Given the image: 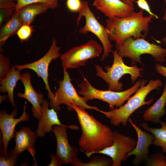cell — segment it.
I'll return each mask as SVG.
<instances>
[{
    "label": "cell",
    "mask_w": 166,
    "mask_h": 166,
    "mask_svg": "<svg viewBox=\"0 0 166 166\" xmlns=\"http://www.w3.org/2000/svg\"><path fill=\"white\" fill-rule=\"evenodd\" d=\"M146 81H141V85L135 94L127 100L124 105L108 111L99 109L98 111L105 115L110 120V123L117 126L121 124L126 126L128 119L131 115L137 109L145 105L151 104L153 101L152 98L146 101V97L152 91L159 89V87L163 85L162 81L158 79L150 80L146 85Z\"/></svg>",
    "instance_id": "3957f363"
},
{
    "label": "cell",
    "mask_w": 166,
    "mask_h": 166,
    "mask_svg": "<svg viewBox=\"0 0 166 166\" xmlns=\"http://www.w3.org/2000/svg\"><path fill=\"white\" fill-rule=\"evenodd\" d=\"M165 2L166 4V1ZM163 19L166 21V7L164 13L163 17ZM162 41L164 44H166V35L162 39Z\"/></svg>",
    "instance_id": "8d00e7d4"
},
{
    "label": "cell",
    "mask_w": 166,
    "mask_h": 166,
    "mask_svg": "<svg viewBox=\"0 0 166 166\" xmlns=\"http://www.w3.org/2000/svg\"><path fill=\"white\" fill-rule=\"evenodd\" d=\"M76 20L77 25H78L82 17L85 19L84 26L80 28L79 33L81 34H86L89 32L94 34L101 42L103 47V53L101 58L102 61L107 57L109 53L113 51V46L109 38L106 27L101 24L96 18L89 7L88 2L83 1L81 10Z\"/></svg>",
    "instance_id": "ba28073f"
},
{
    "label": "cell",
    "mask_w": 166,
    "mask_h": 166,
    "mask_svg": "<svg viewBox=\"0 0 166 166\" xmlns=\"http://www.w3.org/2000/svg\"><path fill=\"white\" fill-rule=\"evenodd\" d=\"M102 49L101 45L93 39L71 48L60 57L63 72L67 69L85 66L88 60L99 57Z\"/></svg>",
    "instance_id": "52a82bcc"
},
{
    "label": "cell",
    "mask_w": 166,
    "mask_h": 166,
    "mask_svg": "<svg viewBox=\"0 0 166 166\" xmlns=\"http://www.w3.org/2000/svg\"><path fill=\"white\" fill-rule=\"evenodd\" d=\"M82 4L81 0H67L66 3L67 9L73 13H78Z\"/></svg>",
    "instance_id": "4dcf8cb0"
},
{
    "label": "cell",
    "mask_w": 166,
    "mask_h": 166,
    "mask_svg": "<svg viewBox=\"0 0 166 166\" xmlns=\"http://www.w3.org/2000/svg\"><path fill=\"white\" fill-rule=\"evenodd\" d=\"M31 79L29 73H25L21 75L20 80L24 85L25 91L23 93L18 92L17 96L26 99L31 103L33 116L39 120L42 117V105L44 100V96L42 93L35 91L32 86Z\"/></svg>",
    "instance_id": "2e32d148"
},
{
    "label": "cell",
    "mask_w": 166,
    "mask_h": 166,
    "mask_svg": "<svg viewBox=\"0 0 166 166\" xmlns=\"http://www.w3.org/2000/svg\"><path fill=\"white\" fill-rule=\"evenodd\" d=\"M165 123H166V122H165Z\"/></svg>",
    "instance_id": "f35d334b"
},
{
    "label": "cell",
    "mask_w": 166,
    "mask_h": 166,
    "mask_svg": "<svg viewBox=\"0 0 166 166\" xmlns=\"http://www.w3.org/2000/svg\"><path fill=\"white\" fill-rule=\"evenodd\" d=\"M26 102H25L22 115L18 118H15L17 113V108L14 109L10 114H8L5 109L0 111V128L2 134V142L4 152L6 153L10 140L15 137V127L20 122L27 121L30 117L26 111Z\"/></svg>",
    "instance_id": "4fadbf2b"
},
{
    "label": "cell",
    "mask_w": 166,
    "mask_h": 166,
    "mask_svg": "<svg viewBox=\"0 0 166 166\" xmlns=\"http://www.w3.org/2000/svg\"><path fill=\"white\" fill-rule=\"evenodd\" d=\"M155 68L156 71L159 74L166 77V67L157 63L155 65Z\"/></svg>",
    "instance_id": "836d02e7"
},
{
    "label": "cell",
    "mask_w": 166,
    "mask_h": 166,
    "mask_svg": "<svg viewBox=\"0 0 166 166\" xmlns=\"http://www.w3.org/2000/svg\"><path fill=\"white\" fill-rule=\"evenodd\" d=\"M112 159L105 157L104 156H94L88 162H82L80 166H112Z\"/></svg>",
    "instance_id": "4316f807"
},
{
    "label": "cell",
    "mask_w": 166,
    "mask_h": 166,
    "mask_svg": "<svg viewBox=\"0 0 166 166\" xmlns=\"http://www.w3.org/2000/svg\"><path fill=\"white\" fill-rule=\"evenodd\" d=\"M16 69L14 65H12L6 76L0 80V91L2 93L7 92L10 102L14 107L16 108L14 99V89L18 81L21 80V75L20 71Z\"/></svg>",
    "instance_id": "44dd1931"
},
{
    "label": "cell",
    "mask_w": 166,
    "mask_h": 166,
    "mask_svg": "<svg viewBox=\"0 0 166 166\" xmlns=\"http://www.w3.org/2000/svg\"><path fill=\"white\" fill-rule=\"evenodd\" d=\"M51 161L49 166H59L62 164L55 155L53 154L50 155Z\"/></svg>",
    "instance_id": "e575fe53"
},
{
    "label": "cell",
    "mask_w": 166,
    "mask_h": 166,
    "mask_svg": "<svg viewBox=\"0 0 166 166\" xmlns=\"http://www.w3.org/2000/svg\"><path fill=\"white\" fill-rule=\"evenodd\" d=\"M59 0H14L17 5L15 11L27 5L34 3H41L47 4L49 9H55L58 6Z\"/></svg>",
    "instance_id": "d4e9b609"
},
{
    "label": "cell",
    "mask_w": 166,
    "mask_h": 166,
    "mask_svg": "<svg viewBox=\"0 0 166 166\" xmlns=\"http://www.w3.org/2000/svg\"><path fill=\"white\" fill-rule=\"evenodd\" d=\"M128 121L135 129L137 136V144L135 148L127 154V157L132 156L135 157L132 161V164L138 166L144 161H145L148 158L149 152V147L153 144L154 136L151 133L144 132L137 126L132 121L131 118H129Z\"/></svg>",
    "instance_id": "5bb4252c"
},
{
    "label": "cell",
    "mask_w": 166,
    "mask_h": 166,
    "mask_svg": "<svg viewBox=\"0 0 166 166\" xmlns=\"http://www.w3.org/2000/svg\"><path fill=\"white\" fill-rule=\"evenodd\" d=\"M33 31L30 25L23 24L18 31L17 35L21 41L27 40L31 37Z\"/></svg>",
    "instance_id": "f1b7e54d"
},
{
    "label": "cell",
    "mask_w": 166,
    "mask_h": 166,
    "mask_svg": "<svg viewBox=\"0 0 166 166\" xmlns=\"http://www.w3.org/2000/svg\"><path fill=\"white\" fill-rule=\"evenodd\" d=\"M141 84V81L139 80L132 87L123 91L102 90L94 87L84 77L78 85L80 89L78 93L83 96L87 102L90 100L97 99L106 102L109 104L110 109L112 110L114 109V106L118 108L122 105L131 95L137 91Z\"/></svg>",
    "instance_id": "8992f818"
},
{
    "label": "cell",
    "mask_w": 166,
    "mask_h": 166,
    "mask_svg": "<svg viewBox=\"0 0 166 166\" xmlns=\"http://www.w3.org/2000/svg\"><path fill=\"white\" fill-rule=\"evenodd\" d=\"M136 2L139 8L141 10H145L150 15L154 16L156 18H158L157 16L153 13L150 9V6L146 0H137Z\"/></svg>",
    "instance_id": "1f68e13d"
},
{
    "label": "cell",
    "mask_w": 166,
    "mask_h": 166,
    "mask_svg": "<svg viewBox=\"0 0 166 166\" xmlns=\"http://www.w3.org/2000/svg\"><path fill=\"white\" fill-rule=\"evenodd\" d=\"M71 79L67 70L64 72L63 79L59 81V87L54 93L55 97L50 103V107L57 112L60 109V105L65 104L68 106L69 105H76L85 109L99 110L96 106L88 105L83 97L78 94L71 82Z\"/></svg>",
    "instance_id": "9c48e42d"
},
{
    "label": "cell",
    "mask_w": 166,
    "mask_h": 166,
    "mask_svg": "<svg viewBox=\"0 0 166 166\" xmlns=\"http://www.w3.org/2000/svg\"><path fill=\"white\" fill-rule=\"evenodd\" d=\"M67 128L77 130L79 128L76 125H55L53 130L57 140V149L55 155L62 164H71L73 166H80L82 162L77 156V148L71 146L69 142Z\"/></svg>",
    "instance_id": "30bf717a"
},
{
    "label": "cell",
    "mask_w": 166,
    "mask_h": 166,
    "mask_svg": "<svg viewBox=\"0 0 166 166\" xmlns=\"http://www.w3.org/2000/svg\"><path fill=\"white\" fill-rule=\"evenodd\" d=\"M23 23L17 13L2 26L0 30V45L2 47L11 36L17 34Z\"/></svg>",
    "instance_id": "7402d4cb"
},
{
    "label": "cell",
    "mask_w": 166,
    "mask_h": 166,
    "mask_svg": "<svg viewBox=\"0 0 166 166\" xmlns=\"http://www.w3.org/2000/svg\"><path fill=\"white\" fill-rule=\"evenodd\" d=\"M112 53L113 61L112 65L106 66L105 68L106 72H105L100 65H96V75L106 81L109 90L120 91L122 89L123 84L119 81L123 76L126 74H129L132 83H133L139 77H142V71L144 69L136 66L126 65L117 50L113 51Z\"/></svg>",
    "instance_id": "277c9868"
},
{
    "label": "cell",
    "mask_w": 166,
    "mask_h": 166,
    "mask_svg": "<svg viewBox=\"0 0 166 166\" xmlns=\"http://www.w3.org/2000/svg\"><path fill=\"white\" fill-rule=\"evenodd\" d=\"M166 81L162 93L152 106L148 109L143 114L144 120L154 123H160V119L166 113Z\"/></svg>",
    "instance_id": "d6986e66"
},
{
    "label": "cell",
    "mask_w": 166,
    "mask_h": 166,
    "mask_svg": "<svg viewBox=\"0 0 166 166\" xmlns=\"http://www.w3.org/2000/svg\"><path fill=\"white\" fill-rule=\"evenodd\" d=\"M125 4L132 6H134V0H120Z\"/></svg>",
    "instance_id": "d590c367"
},
{
    "label": "cell",
    "mask_w": 166,
    "mask_h": 166,
    "mask_svg": "<svg viewBox=\"0 0 166 166\" xmlns=\"http://www.w3.org/2000/svg\"><path fill=\"white\" fill-rule=\"evenodd\" d=\"M49 103L44 99L42 105V117L39 120L36 132L39 137H43L52 131L54 125H65L61 123L57 112L53 108L49 109Z\"/></svg>",
    "instance_id": "ac0fdd59"
},
{
    "label": "cell",
    "mask_w": 166,
    "mask_h": 166,
    "mask_svg": "<svg viewBox=\"0 0 166 166\" xmlns=\"http://www.w3.org/2000/svg\"><path fill=\"white\" fill-rule=\"evenodd\" d=\"M116 48L123 57L129 58L132 65L139 62L143 65L140 56L142 54L151 55L155 60L160 62L165 61L166 48H164L154 43H151L144 38H132L129 37L122 43L116 45Z\"/></svg>",
    "instance_id": "5b68a950"
},
{
    "label": "cell",
    "mask_w": 166,
    "mask_h": 166,
    "mask_svg": "<svg viewBox=\"0 0 166 166\" xmlns=\"http://www.w3.org/2000/svg\"><path fill=\"white\" fill-rule=\"evenodd\" d=\"M145 161L146 166H166V157L160 152L148 155Z\"/></svg>",
    "instance_id": "484cf974"
},
{
    "label": "cell",
    "mask_w": 166,
    "mask_h": 166,
    "mask_svg": "<svg viewBox=\"0 0 166 166\" xmlns=\"http://www.w3.org/2000/svg\"><path fill=\"white\" fill-rule=\"evenodd\" d=\"M14 8L0 9V26L9 20L13 16L15 12Z\"/></svg>",
    "instance_id": "f546056e"
},
{
    "label": "cell",
    "mask_w": 166,
    "mask_h": 166,
    "mask_svg": "<svg viewBox=\"0 0 166 166\" xmlns=\"http://www.w3.org/2000/svg\"><path fill=\"white\" fill-rule=\"evenodd\" d=\"M16 5L17 3L14 0H0V9L15 8Z\"/></svg>",
    "instance_id": "d6a6232c"
},
{
    "label": "cell",
    "mask_w": 166,
    "mask_h": 166,
    "mask_svg": "<svg viewBox=\"0 0 166 166\" xmlns=\"http://www.w3.org/2000/svg\"><path fill=\"white\" fill-rule=\"evenodd\" d=\"M113 144L98 152L108 156L113 161L112 166H121L122 162L127 160L126 155L135 148L137 140L131 136H126L118 132H114Z\"/></svg>",
    "instance_id": "7c38bea8"
},
{
    "label": "cell",
    "mask_w": 166,
    "mask_h": 166,
    "mask_svg": "<svg viewBox=\"0 0 166 166\" xmlns=\"http://www.w3.org/2000/svg\"><path fill=\"white\" fill-rule=\"evenodd\" d=\"M61 48L57 45L56 39H52L51 45L46 53L39 60L31 63L24 65H14L18 71L26 69L34 71L38 76L42 78L45 85V88L48 93V97L50 103L54 100L55 96L52 92L48 82V67L51 61L60 57L61 55L59 52Z\"/></svg>",
    "instance_id": "8fae6325"
},
{
    "label": "cell",
    "mask_w": 166,
    "mask_h": 166,
    "mask_svg": "<svg viewBox=\"0 0 166 166\" xmlns=\"http://www.w3.org/2000/svg\"><path fill=\"white\" fill-rule=\"evenodd\" d=\"M49 9L47 4L34 3L23 6L14 13L18 14L23 24L30 25L37 15L45 13Z\"/></svg>",
    "instance_id": "ffe728a7"
},
{
    "label": "cell",
    "mask_w": 166,
    "mask_h": 166,
    "mask_svg": "<svg viewBox=\"0 0 166 166\" xmlns=\"http://www.w3.org/2000/svg\"><path fill=\"white\" fill-rule=\"evenodd\" d=\"M165 1H166V0H164Z\"/></svg>",
    "instance_id": "74e56055"
},
{
    "label": "cell",
    "mask_w": 166,
    "mask_h": 166,
    "mask_svg": "<svg viewBox=\"0 0 166 166\" xmlns=\"http://www.w3.org/2000/svg\"><path fill=\"white\" fill-rule=\"evenodd\" d=\"M93 5L108 19L124 18L135 12L134 7L120 0H94Z\"/></svg>",
    "instance_id": "9a60e30c"
},
{
    "label": "cell",
    "mask_w": 166,
    "mask_h": 166,
    "mask_svg": "<svg viewBox=\"0 0 166 166\" xmlns=\"http://www.w3.org/2000/svg\"><path fill=\"white\" fill-rule=\"evenodd\" d=\"M15 145L14 150L19 154L27 150L32 156L36 165L35 155L36 152L34 148L38 136L36 132L32 131L28 127H23L19 131H15Z\"/></svg>",
    "instance_id": "e0dca14e"
},
{
    "label": "cell",
    "mask_w": 166,
    "mask_h": 166,
    "mask_svg": "<svg viewBox=\"0 0 166 166\" xmlns=\"http://www.w3.org/2000/svg\"><path fill=\"white\" fill-rule=\"evenodd\" d=\"M9 58L2 53L0 54V80L4 78L10 71Z\"/></svg>",
    "instance_id": "83f0119b"
},
{
    "label": "cell",
    "mask_w": 166,
    "mask_h": 166,
    "mask_svg": "<svg viewBox=\"0 0 166 166\" xmlns=\"http://www.w3.org/2000/svg\"><path fill=\"white\" fill-rule=\"evenodd\" d=\"M159 123L161 125L160 128L149 127L146 122H142L140 126L153 135V144L161 147L162 152L166 153V123L163 121H160Z\"/></svg>",
    "instance_id": "603a6c76"
},
{
    "label": "cell",
    "mask_w": 166,
    "mask_h": 166,
    "mask_svg": "<svg viewBox=\"0 0 166 166\" xmlns=\"http://www.w3.org/2000/svg\"><path fill=\"white\" fill-rule=\"evenodd\" d=\"M143 12L141 10L125 17L106 20V28L110 40L115 41L117 45L129 37L144 38L148 31L149 24L154 17L150 15L144 16Z\"/></svg>",
    "instance_id": "7a4b0ae2"
},
{
    "label": "cell",
    "mask_w": 166,
    "mask_h": 166,
    "mask_svg": "<svg viewBox=\"0 0 166 166\" xmlns=\"http://www.w3.org/2000/svg\"><path fill=\"white\" fill-rule=\"evenodd\" d=\"M68 106L77 114L81 129L79 145L88 158L113 144L114 133L109 127L79 106L71 104Z\"/></svg>",
    "instance_id": "6da1fadb"
},
{
    "label": "cell",
    "mask_w": 166,
    "mask_h": 166,
    "mask_svg": "<svg viewBox=\"0 0 166 166\" xmlns=\"http://www.w3.org/2000/svg\"><path fill=\"white\" fill-rule=\"evenodd\" d=\"M20 154L17 153L14 149L9 152L5 153L4 151L3 143L0 144V166H14L17 165V162Z\"/></svg>",
    "instance_id": "cb8c5ba5"
}]
</instances>
